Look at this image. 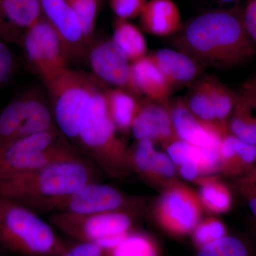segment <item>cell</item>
I'll use <instances>...</instances> for the list:
<instances>
[{
    "label": "cell",
    "instance_id": "obj_1",
    "mask_svg": "<svg viewBox=\"0 0 256 256\" xmlns=\"http://www.w3.org/2000/svg\"><path fill=\"white\" fill-rule=\"evenodd\" d=\"M174 46L204 66L228 68L250 62L256 47L248 34L242 15L215 10L198 15L180 30Z\"/></svg>",
    "mask_w": 256,
    "mask_h": 256
},
{
    "label": "cell",
    "instance_id": "obj_2",
    "mask_svg": "<svg viewBox=\"0 0 256 256\" xmlns=\"http://www.w3.org/2000/svg\"><path fill=\"white\" fill-rule=\"evenodd\" d=\"M102 173L86 156H74L25 174L0 178V196L43 213L52 202L88 184L102 182Z\"/></svg>",
    "mask_w": 256,
    "mask_h": 256
},
{
    "label": "cell",
    "instance_id": "obj_3",
    "mask_svg": "<svg viewBox=\"0 0 256 256\" xmlns=\"http://www.w3.org/2000/svg\"><path fill=\"white\" fill-rule=\"evenodd\" d=\"M0 246L22 256H60L68 246L40 214L3 196H0Z\"/></svg>",
    "mask_w": 256,
    "mask_h": 256
},
{
    "label": "cell",
    "instance_id": "obj_4",
    "mask_svg": "<svg viewBox=\"0 0 256 256\" xmlns=\"http://www.w3.org/2000/svg\"><path fill=\"white\" fill-rule=\"evenodd\" d=\"M116 131L109 114L105 92L98 88L84 114L74 146L102 172L120 174L128 168V152Z\"/></svg>",
    "mask_w": 256,
    "mask_h": 256
},
{
    "label": "cell",
    "instance_id": "obj_5",
    "mask_svg": "<svg viewBox=\"0 0 256 256\" xmlns=\"http://www.w3.org/2000/svg\"><path fill=\"white\" fill-rule=\"evenodd\" d=\"M78 156L82 154L58 129L18 138L0 150V178L25 174Z\"/></svg>",
    "mask_w": 256,
    "mask_h": 256
},
{
    "label": "cell",
    "instance_id": "obj_6",
    "mask_svg": "<svg viewBox=\"0 0 256 256\" xmlns=\"http://www.w3.org/2000/svg\"><path fill=\"white\" fill-rule=\"evenodd\" d=\"M95 79L67 68L47 86L53 102L56 126L73 146L92 95L99 88Z\"/></svg>",
    "mask_w": 256,
    "mask_h": 256
},
{
    "label": "cell",
    "instance_id": "obj_7",
    "mask_svg": "<svg viewBox=\"0 0 256 256\" xmlns=\"http://www.w3.org/2000/svg\"><path fill=\"white\" fill-rule=\"evenodd\" d=\"M48 220L56 229L78 242H96L102 248L117 244L132 226V217L126 210L90 214L54 212Z\"/></svg>",
    "mask_w": 256,
    "mask_h": 256
},
{
    "label": "cell",
    "instance_id": "obj_8",
    "mask_svg": "<svg viewBox=\"0 0 256 256\" xmlns=\"http://www.w3.org/2000/svg\"><path fill=\"white\" fill-rule=\"evenodd\" d=\"M23 41L26 58L46 86L68 68L65 45L43 15L26 30Z\"/></svg>",
    "mask_w": 256,
    "mask_h": 256
},
{
    "label": "cell",
    "instance_id": "obj_9",
    "mask_svg": "<svg viewBox=\"0 0 256 256\" xmlns=\"http://www.w3.org/2000/svg\"><path fill=\"white\" fill-rule=\"evenodd\" d=\"M128 204L117 188L102 182L88 184L68 196L52 202L43 213L64 212L74 214H90L124 210Z\"/></svg>",
    "mask_w": 256,
    "mask_h": 256
},
{
    "label": "cell",
    "instance_id": "obj_10",
    "mask_svg": "<svg viewBox=\"0 0 256 256\" xmlns=\"http://www.w3.org/2000/svg\"><path fill=\"white\" fill-rule=\"evenodd\" d=\"M88 60L98 78L137 97L141 96L133 82L132 63L112 40L96 43L89 52Z\"/></svg>",
    "mask_w": 256,
    "mask_h": 256
},
{
    "label": "cell",
    "instance_id": "obj_11",
    "mask_svg": "<svg viewBox=\"0 0 256 256\" xmlns=\"http://www.w3.org/2000/svg\"><path fill=\"white\" fill-rule=\"evenodd\" d=\"M175 134L181 140L204 149L220 150L224 127L198 118L183 100H178L170 109Z\"/></svg>",
    "mask_w": 256,
    "mask_h": 256
},
{
    "label": "cell",
    "instance_id": "obj_12",
    "mask_svg": "<svg viewBox=\"0 0 256 256\" xmlns=\"http://www.w3.org/2000/svg\"><path fill=\"white\" fill-rule=\"evenodd\" d=\"M42 14L63 41L68 55L82 53L86 38L68 0H40Z\"/></svg>",
    "mask_w": 256,
    "mask_h": 256
},
{
    "label": "cell",
    "instance_id": "obj_13",
    "mask_svg": "<svg viewBox=\"0 0 256 256\" xmlns=\"http://www.w3.org/2000/svg\"><path fill=\"white\" fill-rule=\"evenodd\" d=\"M131 130L137 140H150L152 142H172L176 134L168 104L150 99L140 102Z\"/></svg>",
    "mask_w": 256,
    "mask_h": 256
},
{
    "label": "cell",
    "instance_id": "obj_14",
    "mask_svg": "<svg viewBox=\"0 0 256 256\" xmlns=\"http://www.w3.org/2000/svg\"><path fill=\"white\" fill-rule=\"evenodd\" d=\"M198 206L191 194L174 188L166 194L160 202V220L166 228L176 234H186L196 228Z\"/></svg>",
    "mask_w": 256,
    "mask_h": 256
},
{
    "label": "cell",
    "instance_id": "obj_15",
    "mask_svg": "<svg viewBox=\"0 0 256 256\" xmlns=\"http://www.w3.org/2000/svg\"><path fill=\"white\" fill-rule=\"evenodd\" d=\"M150 55L172 88L191 84L204 70L202 64L176 48H160Z\"/></svg>",
    "mask_w": 256,
    "mask_h": 256
},
{
    "label": "cell",
    "instance_id": "obj_16",
    "mask_svg": "<svg viewBox=\"0 0 256 256\" xmlns=\"http://www.w3.org/2000/svg\"><path fill=\"white\" fill-rule=\"evenodd\" d=\"M143 31L160 37L176 34L182 28V16L173 0H148L140 15Z\"/></svg>",
    "mask_w": 256,
    "mask_h": 256
},
{
    "label": "cell",
    "instance_id": "obj_17",
    "mask_svg": "<svg viewBox=\"0 0 256 256\" xmlns=\"http://www.w3.org/2000/svg\"><path fill=\"white\" fill-rule=\"evenodd\" d=\"M133 82L141 96L166 104L173 88L154 60L148 54L131 64Z\"/></svg>",
    "mask_w": 256,
    "mask_h": 256
},
{
    "label": "cell",
    "instance_id": "obj_18",
    "mask_svg": "<svg viewBox=\"0 0 256 256\" xmlns=\"http://www.w3.org/2000/svg\"><path fill=\"white\" fill-rule=\"evenodd\" d=\"M127 159L128 166H132L140 174L171 176L175 173L174 162L171 158L156 151L152 141L150 140H138L132 152H128Z\"/></svg>",
    "mask_w": 256,
    "mask_h": 256
},
{
    "label": "cell",
    "instance_id": "obj_19",
    "mask_svg": "<svg viewBox=\"0 0 256 256\" xmlns=\"http://www.w3.org/2000/svg\"><path fill=\"white\" fill-rule=\"evenodd\" d=\"M168 152L175 164L196 165L204 172L213 171L222 159L220 150L204 149L181 140L170 142Z\"/></svg>",
    "mask_w": 256,
    "mask_h": 256
},
{
    "label": "cell",
    "instance_id": "obj_20",
    "mask_svg": "<svg viewBox=\"0 0 256 256\" xmlns=\"http://www.w3.org/2000/svg\"><path fill=\"white\" fill-rule=\"evenodd\" d=\"M111 40L131 63L148 55V44L144 34L129 20L114 18Z\"/></svg>",
    "mask_w": 256,
    "mask_h": 256
},
{
    "label": "cell",
    "instance_id": "obj_21",
    "mask_svg": "<svg viewBox=\"0 0 256 256\" xmlns=\"http://www.w3.org/2000/svg\"><path fill=\"white\" fill-rule=\"evenodd\" d=\"M105 95L109 114L116 129L122 132L131 130L140 106L137 96L117 88L106 90Z\"/></svg>",
    "mask_w": 256,
    "mask_h": 256
},
{
    "label": "cell",
    "instance_id": "obj_22",
    "mask_svg": "<svg viewBox=\"0 0 256 256\" xmlns=\"http://www.w3.org/2000/svg\"><path fill=\"white\" fill-rule=\"evenodd\" d=\"M42 15L40 0H0V24L5 20L26 31Z\"/></svg>",
    "mask_w": 256,
    "mask_h": 256
},
{
    "label": "cell",
    "instance_id": "obj_23",
    "mask_svg": "<svg viewBox=\"0 0 256 256\" xmlns=\"http://www.w3.org/2000/svg\"><path fill=\"white\" fill-rule=\"evenodd\" d=\"M104 255L159 256V254L156 244L149 236L142 233L130 232L112 246L104 248Z\"/></svg>",
    "mask_w": 256,
    "mask_h": 256
},
{
    "label": "cell",
    "instance_id": "obj_24",
    "mask_svg": "<svg viewBox=\"0 0 256 256\" xmlns=\"http://www.w3.org/2000/svg\"><path fill=\"white\" fill-rule=\"evenodd\" d=\"M252 109L242 96L237 92L230 129L232 134L240 140L256 146V117L252 114Z\"/></svg>",
    "mask_w": 256,
    "mask_h": 256
},
{
    "label": "cell",
    "instance_id": "obj_25",
    "mask_svg": "<svg viewBox=\"0 0 256 256\" xmlns=\"http://www.w3.org/2000/svg\"><path fill=\"white\" fill-rule=\"evenodd\" d=\"M204 80L217 121L223 122L233 112L237 92L213 77H204Z\"/></svg>",
    "mask_w": 256,
    "mask_h": 256
},
{
    "label": "cell",
    "instance_id": "obj_26",
    "mask_svg": "<svg viewBox=\"0 0 256 256\" xmlns=\"http://www.w3.org/2000/svg\"><path fill=\"white\" fill-rule=\"evenodd\" d=\"M220 152L222 159L238 166L252 164L256 160V146L240 140L234 134H224Z\"/></svg>",
    "mask_w": 256,
    "mask_h": 256
},
{
    "label": "cell",
    "instance_id": "obj_27",
    "mask_svg": "<svg viewBox=\"0 0 256 256\" xmlns=\"http://www.w3.org/2000/svg\"><path fill=\"white\" fill-rule=\"evenodd\" d=\"M196 256H250V254L242 240L226 235L200 247Z\"/></svg>",
    "mask_w": 256,
    "mask_h": 256
},
{
    "label": "cell",
    "instance_id": "obj_28",
    "mask_svg": "<svg viewBox=\"0 0 256 256\" xmlns=\"http://www.w3.org/2000/svg\"><path fill=\"white\" fill-rule=\"evenodd\" d=\"M80 24L84 36L90 40L95 30L100 0H68Z\"/></svg>",
    "mask_w": 256,
    "mask_h": 256
},
{
    "label": "cell",
    "instance_id": "obj_29",
    "mask_svg": "<svg viewBox=\"0 0 256 256\" xmlns=\"http://www.w3.org/2000/svg\"><path fill=\"white\" fill-rule=\"evenodd\" d=\"M201 196L205 205L215 212H225L232 204L228 190L220 184L205 183L202 188Z\"/></svg>",
    "mask_w": 256,
    "mask_h": 256
},
{
    "label": "cell",
    "instance_id": "obj_30",
    "mask_svg": "<svg viewBox=\"0 0 256 256\" xmlns=\"http://www.w3.org/2000/svg\"><path fill=\"white\" fill-rule=\"evenodd\" d=\"M226 236V228L218 220L204 222L195 228L194 239L200 247L206 245Z\"/></svg>",
    "mask_w": 256,
    "mask_h": 256
},
{
    "label": "cell",
    "instance_id": "obj_31",
    "mask_svg": "<svg viewBox=\"0 0 256 256\" xmlns=\"http://www.w3.org/2000/svg\"><path fill=\"white\" fill-rule=\"evenodd\" d=\"M148 0H108L116 18L130 20L140 16Z\"/></svg>",
    "mask_w": 256,
    "mask_h": 256
},
{
    "label": "cell",
    "instance_id": "obj_32",
    "mask_svg": "<svg viewBox=\"0 0 256 256\" xmlns=\"http://www.w3.org/2000/svg\"><path fill=\"white\" fill-rule=\"evenodd\" d=\"M60 256H104V248L96 242H78L68 246Z\"/></svg>",
    "mask_w": 256,
    "mask_h": 256
},
{
    "label": "cell",
    "instance_id": "obj_33",
    "mask_svg": "<svg viewBox=\"0 0 256 256\" xmlns=\"http://www.w3.org/2000/svg\"><path fill=\"white\" fill-rule=\"evenodd\" d=\"M14 58L10 48L0 41V86L3 85L12 73Z\"/></svg>",
    "mask_w": 256,
    "mask_h": 256
},
{
    "label": "cell",
    "instance_id": "obj_34",
    "mask_svg": "<svg viewBox=\"0 0 256 256\" xmlns=\"http://www.w3.org/2000/svg\"><path fill=\"white\" fill-rule=\"evenodd\" d=\"M242 15L248 34L256 47V0L248 2Z\"/></svg>",
    "mask_w": 256,
    "mask_h": 256
},
{
    "label": "cell",
    "instance_id": "obj_35",
    "mask_svg": "<svg viewBox=\"0 0 256 256\" xmlns=\"http://www.w3.org/2000/svg\"><path fill=\"white\" fill-rule=\"evenodd\" d=\"M239 94L252 108H256V76L244 84Z\"/></svg>",
    "mask_w": 256,
    "mask_h": 256
},
{
    "label": "cell",
    "instance_id": "obj_36",
    "mask_svg": "<svg viewBox=\"0 0 256 256\" xmlns=\"http://www.w3.org/2000/svg\"><path fill=\"white\" fill-rule=\"evenodd\" d=\"M200 168L194 164H184L182 165L180 168V172L182 178L186 180H192L196 178L198 174H200Z\"/></svg>",
    "mask_w": 256,
    "mask_h": 256
},
{
    "label": "cell",
    "instance_id": "obj_37",
    "mask_svg": "<svg viewBox=\"0 0 256 256\" xmlns=\"http://www.w3.org/2000/svg\"><path fill=\"white\" fill-rule=\"evenodd\" d=\"M248 206L252 213L256 216V192L249 198Z\"/></svg>",
    "mask_w": 256,
    "mask_h": 256
},
{
    "label": "cell",
    "instance_id": "obj_38",
    "mask_svg": "<svg viewBox=\"0 0 256 256\" xmlns=\"http://www.w3.org/2000/svg\"><path fill=\"white\" fill-rule=\"evenodd\" d=\"M220 1L222 2H224V3H230V2H234L237 1V0H220Z\"/></svg>",
    "mask_w": 256,
    "mask_h": 256
},
{
    "label": "cell",
    "instance_id": "obj_39",
    "mask_svg": "<svg viewBox=\"0 0 256 256\" xmlns=\"http://www.w3.org/2000/svg\"></svg>",
    "mask_w": 256,
    "mask_h": 256
}]
</instances>
